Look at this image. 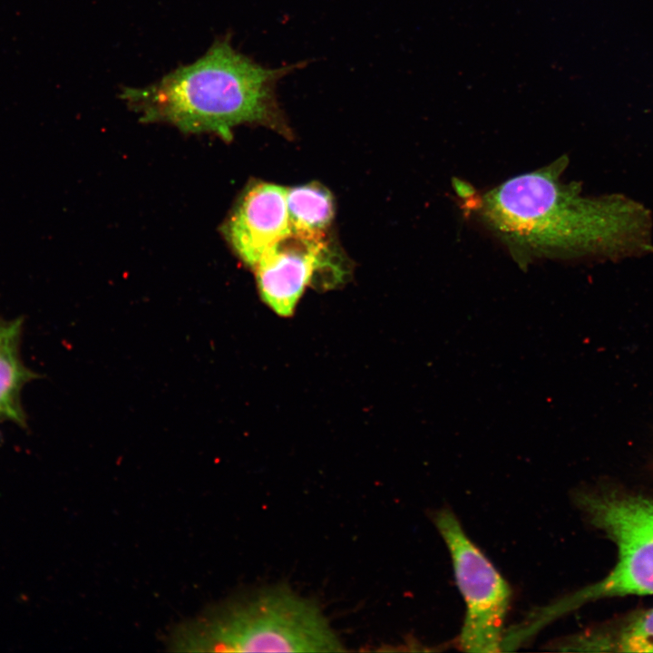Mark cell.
<instances>
[{
  "label": "cell",
  "mask_w": 653,
  "mask_h": 653,
  "mask_svg": "<svg viewBox=\"0 0 653 653\" xmlns=\"http://www.w3.org/2000/svg\"><path fill=\"white\" fill-rule=\"evenodd\" d=\"M551 648L582 652L653 653V608L636 610L552 643Z\"/></svg>",
  "instance_id": "ba28073f"
},
{
  "label": "cell",
  "mask_w": 653,
  "mask_h": 653,
  "mask_svg": "<svg viewBox=\"0 0 653 653\" xmlns=\"http://www.w3.org/2000/svg\"><path fill=\"white\" fill-rule=\"evenodd\" d=\"M307 63L267 67L224 36L195 62L151 85L124 88L122 97L145 122H167L183 132H214L229 140L240 124L280 125L277 84Z\"/></svg>",
  "instance_id": "7a4b0ae2"
},
{
  "label": "cell",
  "mask_w": 653,
  "mask_h": 653,
  "mask_svg": "<svg viewBox=\"0 0 653 653\" xmlns=\"http://www.w3.org/2000/svg\"><path fill=\"white\" fill-rule=\"evenodd\" d=\"M287 189L258 182L245 190L225 225V236L250 268L278 240L290 233Z\"/></svg>",
  "instance_id": "52a82bcc"
},
{
  "label": "cell",
  "mask_w": 653,
  "mask_h": 653,
  "mask_svg": "<svg viewBox=\"0 0 653 653\" xmlns=\"http://www.w3.org/2000/svg\"><path fill=\"white\" fill-rule=\"evenodd\" d=\"M169 646L182 652H340L318 605L288 588L258 589L180 625Z\"/></svg>",
  "instance_id": "3957f363"
},
{
  "label": "cell",
  "mask_w": 653,
  "mask_h": 653,
  "mask_svg": "<svg viewBox=\"0 0 653 653\" xmlns=\"http://www.w3.org/2000/svg\"><path fill=\"white\" fill-rule=\"evenodd\" d=\"M326 237L291 232L278 240L252 268L262 300L278 315L291 316L312 283L333 288L346 271L334 258Z\"/></svg>",
  "instance_id": "8992f818"
},
{
  "label": "cell",
  "mask_w": 653,
  "mask_h": 653,
  "mask_svg": "<svg viewBox=\"0 0 653 653\" xmlns=\"http://www.w3.org/2000/svg\"><path fill=\"white\" fill-rule=\"evenodd\" d=\"M290 231L308 237H325L334 218L330 191L317 183L287 189Z\"/></svg>",
  "instance_id": "30bf717a"
},
{
  "label": "cell",
  "mask_w": 653,
  "mask_h": 653,
  "mask_svg": "<svg viewBox=\"0 0 653 653\" xmlns=\"http://www.w3.org/2000/svg\"><path fill=\"white\" fill-rule=\"evenodd\" d=\"M24 322L23 317L0 318V423L12 422L27 428L21 394L38 375L24 364L20 356Z\"/></svg>",
  "instance_id": "9c48e42d"
},
{
  "label": "cell",
  "mask_w": 653,
  "mask_h": 653,
  "mask_svg": "<svg viewBox=\"0 0 653 653\" xmlns=\"http://www.w3.org/2000/svg\"><path fill=\"white\" fill-rule=\"evenodd\" d=\"M568 158L485 190L457 181L463 209L491 232L521 268L541 259L619 258L652 248V221L640 203L622 195L586 196L565 182Z\"/></svg>",
  "instance_id": "6da1fadb"
},
{
  "label": "cell",
  "mask_w": 653,
  "mask_h": 653,
  "mask_svg": "<svg viewBox=\"0 0 653 653\" xmlns=\"http://www.w3.org/2000/svg\"><path fill=\"white\" fill-rule=\"evenodd\" d=\"M574 500L587 521L616 545L617 563L600 580L534 610L523 620L531 634L589 602L653 594V499L599 486L578 491Z\"/></svg>",
  "instance_id": "277c9868"
},
{
  "label": "cell",
  "mask_w": 653,
  "mask_h": 653,
  "mask_svg": "<svg viewBox=\"0 0 653 653\" xmlns=\"http://www.w3.org/2000/svg\"><path fill=\"white\" fill-rule=\"evenodd\" d=\"M434 522L449 551L465 604L458 647L466 652L502 651L504 622L512 598L509 584L469 538L453 511L438 510Z\"/></svg>",
  "instance_id": "5b68a950"
}]
</instances>
